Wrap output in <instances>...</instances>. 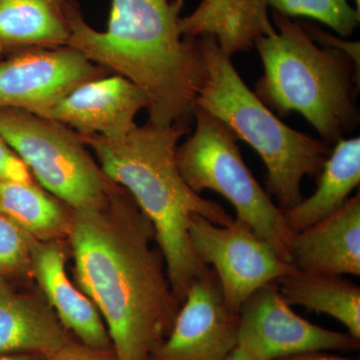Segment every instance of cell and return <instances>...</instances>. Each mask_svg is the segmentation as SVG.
Returning a JSON list of instances; mask_svg holds the SVG:
<instances>
[{
  "mask_svg": "<svg viewBox=\"0 0 360 360\" xmlns=\"http://www.w3.org/2000/svg\"><path fill=\"white\" fill-rule=\"evenodd\" d=\"M359 345L349 333L329 330L296 314L276 283L255 291L239 310L238 347L255 360L356 350Z\"/></svg>",
  "mask_w": 360,
  "mask_h": 360,
  "instance_id": "obj_9",
  "label": "cell"
},
{
  "mask_svg": "<svg viewBox=\"0 0 360 360\" xmlns=\"http://www.w3.org/2000/svg\"><path fill=\"white\" fill-rule=\"evenodd\" d=\"M276 34L255 40L264 77L258 98L281 116L302 115L326 143H336L359 122L360 72L352 59L315 44L300 21L272 9Z\"/></svg>",
  "mask_w": 360,
  "mask_h": 360,
  "instance_id": "obj_4",
  "label": "cell"
},
{
  "mask_svg": "<svg viewBox=\"0 0 360 360\" xmlns=\"http://www.w3.org/2000/svg\"><path fill=\"white\" fill-rule=\"evenodd\" d=\"M274 360H356L340 356V355L328 354V352H312L304 354L290 355Z\"/></svg>",
  "mask_w": 360,
  "mask_h": 360,
  "instance_id": "obj_26",
  "label": "cell"
},
{
  "mask_svg": "<svg viewBox=\"0 0 360 360\" xmlns=\"http://www.w3.org/2000/svg\"><path fill=\"white\" fill-rule=\"evenodd\" d=\"M267 4L288 18L319 21L341 37H350L360 22L359 11L347 0H267Z\"/></svg>",
  "mask_w": 360,
  "mask_h": 360,
  "instance_id": "obj_21",
  "label": "cell"
},
{
  "mask_svg": "<svg viewBox=\"0 0 360 360\" xmlns=\"http://www.w3.org/2000/svg\"><path fill=\"white\" fill-rule=\"evenodd\" d=\"M148 105V97L137 85L113 75L79 85L41 116L79 135L118 141L136 127L135 116Z\"/></svg>",
  "mask_w": 360,
  "mask_h": 360,
  "instance_id": "obj_12",
  "label": "cell"
},
{
  "mask_svg": "<svg viewBox=\"0 0 360 360\" xmlns=\"http://www.w3.org/2000/svg\"><path fill=\"white\" fill-rule=\"evenodd\" d=\"M316 179V191L310 198L283 210L284 219L295 233L340 210L359 186L360 137L336 142Z\"/></svg>",
  "mask_w": 360,
  "mask_h": 360,
  "instance_id": "obj_18",
  "label": "cell"
},
{
  "mask_svg": "<svg viewBox=\"0 0 360 360\" xmlns=\"http://www.w3.org/2000/svg\"><path fill=\"white\" fill-rule=\"evenodd\" d=\"M73 340L51 307L33 295L0 290V354L46 357Z\"/></svg>",
  "mask_w": 360,
  "mask_h": 360,
  "instance_id": "obj_16",
  "label": "cell"
},
{
  "mask_svg": "<svg viewBox=\"0 0 360 360\" xmlns=\"http://www.w3.org/2000/svg\"><path fill=\"white\" fill-rule=\"evenodd\" d=\"M0 212L37 240L70 236L72 210L34 181H0Z\"/></svg>",
  "mask_w": 360,
  "mask_h": 360,
  "instance_id": "obj_20",
  "label": "cell"
},
{
  "mask_svg": "<svg viewBox=\"0 0 360 360\" xmlns=\"http://www.w3.org/2000/svg\"><path fill=\"white\" fill-rule=\"evenodd\" d=\"M184 37L212 34L229 56L250 51L255 40L276 30L269 18L267 0H201L193 13L180 18Z\"/></svg>",
  "mask_w": 360,
  "mask_h": 360,
  "instance_id": "obj_15",
  "label": "cell"
},
{
  "mask_svg": "<svg viewBox=\"0 0 360 360\" xmlns=\"http://www.w3.org/2000/svg\"><path fill=\"white\" fill-rule=\"evenodd\" d=\"M33 182L32 172L0 135V181Z\"/></svg>",
  "mask_w": 360,
  "mask_h": 360,
  "instance_id": "obj_24",
  "label": "cell"
},
{
  "mask_svg": "<svg viewBox=\"0 0 360 360\" xmlns=\"http://www.w3.org/2000/svg\"><path fill=\"white\" fill-rule=\"evenodd\" d=\"M110 75L73 47L25 49L0 60V108L41 116L79 85Z\"/></svg>",
  "mask_w": 360,
  "mask_h": 360,
  "instance_id": "obj_10",
  "label": "cell"
},
{
  "mask_svg": "<svg viewBox=\"0 0 360 360\" xmlns=\"http://www.w3.org/2000/svg\"><path fill=\"white\" fill-rule=\"evenodd\" d=\"M291 262L309 274L360 276L359 193L330 217L295 233Z\"/></svg>",
  "mask_w": 360,
  "mask_h": 360,
  "instance_id": "obj_14",
  "label": "cell"
},
{
  "mask_svg": "<svg viewBox=\"0 0 360 360\" xmlns=\"http://www.w3.org/2000/svg\"><path fill=\"white\" fill-rule=\"evenodd\" d=\"M65 0H0V56L68 46Z\"/></svg>",
  "mask_w": 360,
  "mask_h": 360,
  "instance_id": "obj_17",
  "label": "cell"
},
{
  "mask_svg": "<svg viewBox=\"0 0 360 360\" xmlns=\"http://www.w3.org/2000/svg\"><path fill=\"white\" fill-rule=\"evenodd\" d=\"M184 0H111L110 20L97 32L75 0H65L68 46L122 75L148 97V122L158 127L191 125L207 79L198 37L179 32Z\"/></svg>",
  "mask_w": 360,
  "mask_h": 360,
  "instance_id": "obj_2",
  "label": "cell"
},
{
  "mask_svg": "<svg viewBox=\"0 0 360 360\" xmlns=\"http://www.w3.org/2000/svg\"><path fill=\"white\" fill-rule=\"evenodd\" d=\"M30 272L63 328L77 340L96 349H112L108 329L96 305L78 290L65 270V257L56 241L33 245Z\"/></svg>",
  "mask_w": 360,
  "mask_h": 360,
  "instance_id": "obj_13",
  "label": "cell"
},
{
  "mask_svg": "<svg viewBox=\"0 0 360 360\" xmlns=\"http://www.w3.org/2000/svg\"><path fill=\"white\" fill-rule=\"evenodd\" d=\"M188 234L193 252L201 264L212 265L225 303L238 314L255 291L297 270L240 219L219 225L194 214Z\"/></svg>",
  "mask_w": 360,
  "mask_h": 360,
  "instance_id": "obj_8",
  "label": "cell"
},
{
  "mask_svg": "<svg viewBox=\"0 0 360 360\" xmlns=\"http://www.w3.org/2000/svg\"><path fill=\"white\" fill-rule=\"evenodd\" d=\"M239 314L227 307L212 267L191 283L172 330L150 360H225L238 347Z\"/></svg>",
  "mask_w": 360,
  "mask_h": 360,
  "instance_id": "obj_11",
  "label": "cell"
},
{
  "mask_svg": "<svg viewBox=\"0 0 360 360\" xmlns=\"http://www.w3.org/2000/svg\"><path fill=\"white\" fill-rule=\"evenodd\" d=\"M7 285L6 283H4V278H2V276H0V290H6Z\"/></svg>",
  "mask_w": 360,
  "mask_h": 360,
  "instance_id": "obj_29",
  "label": "cell"
},
{
  "mask_svg": "<svg viewBox=\"0 0 360 360\" xmlns=\"http://www.w3.org/2000/svg\"><path fill=\"white\" fill-rule=\"evenodd\" d=\"M225 360H255L250 355L243 352L240 347H236Z\"/></svg>",
  "mask_w": 360,
  "mask_h": 360,
  "instance_id": "obj_28",
  "label": "cell"
},
{
  "mask_svg": "<svg viewBox=\"0 0 360 360\" xmlns=\"http://www.w3.org/2000/svg\"><path fill=\"white\" fill-rule=\"evenodd\" d=\"M44 355L35 354H0V360H44Z\"/></svg>",
  "mask_w": 360,
  "mask_h": 360,
  "instance_id": "obj_27",
  "label": "cell"
},
{
  "mask_svg": "<svg viewBox=\"0 0 360 360\" xmlns=\"http://www.w3.org/2000/svg\"><path fill=\"white\" fill-rule=\"evenodd\" d=\"M355 6H356V11L360 13V0H354Z\"/></svg>",
  "mask_w": 360,
  "mask_h": 360,
  "instance_id": "obj_30",
  "label": "cell"
},
{
  "mask_svg": "<svg viewBox=\"0 0 360 360\" xmlns=\"http://www.w3.org/2000/svg\"><path fill=\"white\" fill-rule=\"evenodd\" d=\"M205 56L207 79L196 105L226 123L262 158L266 186L283 210L303 200L305 176L317 179L331 149L326 142L291 129L281 122L248 89L212 34L198 37Z\"/></svg>",
  "mask_w": 360,
  "mask_h": 360,
  "instance_id": "obj_5",
  "label": "cell"
},
{
  "mask_svg": "<svg viewBox=\"0 0 360 360\" xmlns=\"http://www.w3.org/2000/svg\"><path fill=\"white\" fill-rule=\"evenodd\" d=\"M37 240L0 212V276L30 271Z\"/></svg>",
  "mask_w": 360,
  "mask_h": 360,
  "instance_id": "obj_22",
  "label": "cell"
},
{
  "mask_svg": "<svg viewBox=\"0 0 360 360\" xmlns=\"http://www.w3.org/2000/svg\"><path fill=\"white\" fill-rule=\"evenodd\" d=\"M303 30L309 35L315 44L326 49H336L347 54L352 59L356 70L360 72V44L359 41H348L338 39L330 33L323 32L319 26L309 22H300Z\"/></svg>",
  "mask_w": 360,
  "mask_h": 360,
  "instance_id": "obj_23",
  "label": "cell"
},
{
  "mask_svg": "<svg viewBox=\"0 0 360 360\" xmlns=\"http://www.w3.org/2000/svg\"><path fill=\"white\" fill-rule=\"evenodd\" d=\"M80 290L96 305L117 360H150L180 304L150 220L115 184L96 207L72 210L70 236Z\"/></svg>",
  "mask_w": 360,
  "mask_h": 360,
  "instance_id": "obj_1",
  "label": "cell"
},
{
  "mask_svg": "<svg viewBox=\"0 0 360 360\" xmlns=\"http://www.w3.org/2000/svg\"><path fill=\"white\" fill-rule=\"evenodd\" d=\"M193 118L195 130L175 153L182 179L195 193L210 189L226 198L236 210V219L252 227L279 257L292 264L295 233L286 224L283 210L246 167L233 130L196 104Z\"/></svg>",
  "mask_w": 360,
  "mask_h": 360,
  "instance_id": "obj_6",
  "label": "cell"
},
{
  "mask_svg": "<svg viewBox=\"0 0 360 360\" xmlns=\"http://www.w3.org/2000/svg\"><path fill=\"white\" fill-rule=\"evenodd\" d=\"M1 59H2V58H1V56H0V60H1Z\"/></svg>",
  "mask_w": 360,
  "mask_h": 360,
  "instance_id": "obj_31",
  "label": "cell"
},
{
  "mask_svg": "<svg viewBox=\"0 0 360 360\" xmlns=\"http://www.w3.org/2000/svg\"><path fill=\"white\" fill-rule=\"evenodd\" d=\"M44 360H117L112 349H96L77 340L45 357Z\"/></svg>",
  "mask_w": 360,
  "mask_h": 360,
  "instance_id": "obj_25",
  "label": "cell"
},
{
  "mask_svg": "<svg viewBox=\"0 0 360 360\" xmlns=\"http://www.w3.org/2000/svg\"><path fill=\"white\" fill-rule=\"evenodd\" d=\"M290 305L328 314L341 322L352 338L360 340V288L341 276L296 270L276 281Z\"/></svg>",
  "mask_w": 360,
  "mask_h": 360,
  "instance_id": "obj_19",
  "label": "cell"
},
{
  "mask_svg": "<svg viewBox=\"0 0 360 360\" xmlns=\"http://www.w3.org/2000/svg\"><path fill=\"white\" fill-rule=\"evenodd\" d=\"M189 131L191 125L182 123L158 127L146 122L136 125L118 141L80 135L94 151L104 174L129 191L150 220L168 281L180 305L191 283L208 269L191 248V217L201 215L219 225L231 224L234 219L219 203L194 193L180 175L175 153L180 137Z\"/></svg>",
  "mask_w": 360,
  "mask_h": 360,
  "instance_id": "obj_3",
  "label": "cell"
},
{
  "mask_svg": "<svg viewBox=\"0 0 360 360\" xmlns=\"http://www.w3.org/2000/svg\"><path fill=\"white\" fill-rule=\"evenodd\" d=\"M0 135L47 193L71 210L104 202L115 184L63 123L15 108H0Z\"/></svg>",
  "mask_w": 360,
  "mask_h": 360,
  "instance_id": "obj_7",
  "label": "cell"
}]
</instances>
